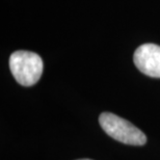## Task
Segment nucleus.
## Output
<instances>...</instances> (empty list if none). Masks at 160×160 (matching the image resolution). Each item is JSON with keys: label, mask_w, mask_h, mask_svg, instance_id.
I'll return each instance as SVG.
<instances>
[{"label": "nucleus", "mask_w": 160, "mask_h": 160, "mask_svg": "<svg viewBox=\"0 0 160 160\" xmlns=\"http://www.w3.org/2000/svg\"><path fill=\"white\" fill-rule=\"evenodd\" d=\"M133 60L136 68L147 76L160 78V46L143 44L134 52Z\"/></svg>", "instance_id": "3"}, {"label": "nucleus", "mask_w": 160, "mask_h": 160, "mask_svg": "<svg viewBox=\"0 0 160 160\" xmlns=\"http://www.w3.org/2000/svg\"><path fill=\"white\" fill-rule=\"evenodd\" d=\"M9 69L19 84L31 86L41 78L43 73V60L37 53L19 50L9 57Z\"/></svg>", "instance_id": "1"}, {"label": "nucleus", "mask_w": 160, "mask_h": 160, "mask_svg": "<svg viewBox=\"0 0 160 160\" xmlns=\"http://www.w3.org/2000/svg\"><path fill=\"white\" fill-rule=\"evenodd\" d=\"M78 160H92V159H78Z\"/></svg>", "instance_id": "4"}, {"label": "nucleus", "mask_w": 160, "mask_h": 160, "mask_svg": "<svg viewBox=\"0 0 160 160\" xmlns=\"http://www.w3.org/2000/svg\"><path fill=\"white\" fill-rule=\"evenodd\" d=\"M99 123L102 129L118 142L131 146H143L147 142V136L142 130L114 113H101Z\"/></svg>", "instance_id": "2"}]
</instances>
